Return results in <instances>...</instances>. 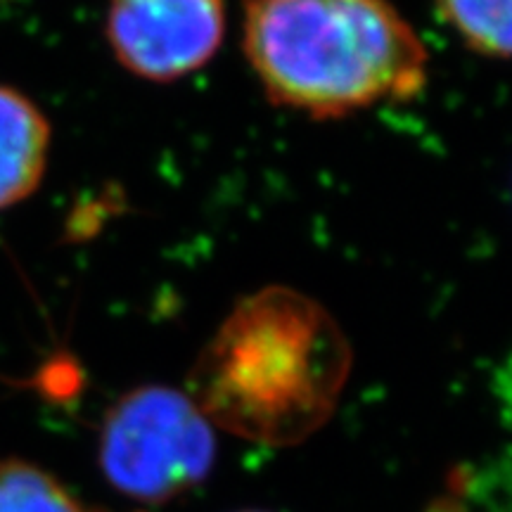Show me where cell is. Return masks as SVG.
Returning a JSON list of instances; mask_svg holds the SVG:
<instances>
[{"label": "cell", "instance_id": "cell-1", "mask_svg": "<svg viewBox=\"0 0 512 512\" xmlns=\"http://www.w3.org/2000/svg\"><path fill=\"white\" fill-rule=\"evenodd\" d=\"M351 361L349 339L323 304L271 285L235 304L204 344L188 394L219 430L292 446L337 411Z\"/></svg>", "mask_w": 512, "mask_h": 512}, {"label": "cell", "instance_id": "cell-2", "mask_svg": "<svg viewBox=\"0 0 512 512\" xmlns=\"http://www.w3.org/2000/svg\"><path fill=\"white\" fill-rule=\"evenodd\" d=\"M242 48L266 98L313 119L415 100L430 53L389 0H245Z\"/></svg>", "mask_w": 512, "mask_h": 512}, {"label": "cell", "instance_id": "cell-3", "mask_svg": "<svg viewBox=\"0 0 512 512\" xmlns=\"http://www.w3.org/2000/svg\"><path fill=\"white\" fill-rule=\"evenodd\" d=\"M216 427L195 399L164 384H143L112 403L100 425L98 463L121 496L166 503L214 467Z\"/></svg>", "mask_w": 512, "mask_h": 512}, {"label": "cell", "instance_id": "cell-4", "mask_svg": "<svg viewBox=\"0 0 512 512\" xmlns=\"http://www.w3.org/2000/svg\"><path fill=\"white\" fill-rule=\"evenodd\" d=\"M105 36L128 74L152 83L181 81L219 53L223 0H110Z\"/></svg>", "mask_w": 512, "mask_h": 512}, {"label": "cell", "instance_id": "cell-5", "mask_svg": "<svg viewBox=\"0 0 512 512\" xmlns=\"http://www.w3.org/2000/svg\"><path fill=\"white\" fill-rule=\"evenodd\" d=\"M50 138L53 128L41 107L0 83V211L29 200L43 183Z\"/></svg>", "mask_w": 512, "mask_h": 512}, {"label": "cell", "instance_id": "cell-6", "mask_svg": "<svg viewBox=\"0 0 512 512\" xmlns=\"http://www.w3.org/2000/svg\"><path fill=\"white\" fill-rule=\"evenodd\" d=\"M434 5L441 22L472 53L512 60V0H434Z\"/></svg>", "mask_w": 512, "mask_h": 512}, {"label": "cell", "instance_id": "cell-7", "mask_svg": "<svg viewBox=\"0 0 512 512\" xmlns=\"http://www.w3.org/2000/svg\"><path fill=\"white\" fill-rule=\"evenodd\" d=\"M0 512H93L72 491L29 460H0Z\"/></svg>", "mask_w": 512, "mask_h": 512}, {"label": "cell", "instance_id": "cell-8", "mask_svg": "<svg viewBox=\"0 0 512 512\" xmlns=\"http://www.w3.org/2000/svg\"><path fill=\"white\" fill-rule=\"evenodd\" d=\"M242 512H264V510H242Z\"/></svg>", "mask_w": 512, "mask_h": 512}]
</instances>
